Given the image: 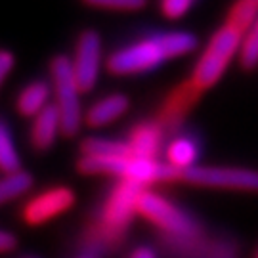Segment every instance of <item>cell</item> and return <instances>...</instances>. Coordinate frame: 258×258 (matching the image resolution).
Returning <instances> with one entry per match:
<instances>
[{
  "label": "cell",
  "instance_id": "obj_1",
  "mask_svg": "<svg viewBox=\"0 0 258 258\" xmlns=\"http://www.w3.org/2000/svg\"><path fill=\"white\" fill-rule=\"evenodd\" d=\"M195 48H197V38L191 33L184 31L165 33L117 50L115 54H111L107 67L113 75L146 73L170 57L194 52Z\"/></svg>",
  "mask_w": 258,
  "mask_h": 258
},
{
  "label": "cell",
  "instance_id": "obj_2",
  "mask_svg": "<svg viewBox=\"0 0 258 258\" xmlns=\"http://www.w3.org/2000/svg\"><path fill=\"white\" fill-rule=\"evenodd\" d=\"M243 40V31L230 23L218 29L211 38L209 46L205 48L201 59L195 65V71L191 75V83L195 84V88L205 90L218 83L233 55L241 52Z\"/></svg>",
  "mask_w": 258,
  "mask_h": 258
},
{
  "label": "cell",
  "instance_id": "obj_3",
  "mask_svg": "<svg viewBox=\"0 0 258 258\" xmlns=\"http://www.w3.org/2000/svg\"><path fill=\"white\" fill-rule=\"evenodd\" d=\"M52 81H54L55 107L61 115V130L67 136L77 134L83 120L81 111V88L77 84L73 61L65 55H57L52 61Z\"/></svg>",
  "mask_w": 258,
  "mask_h": 258
},
{
  "label": "cell",
  "instance_id": "obj_4",
  "mask_svg": "<svg viewBox=\"0 0 258 258\" xmlns=\"http://www.w3.org/2000/svg\"><path fill=\"white\" fill-rule=\"evenodd\" d=\"M138 212L149 222H153L157 228L176 237H191L195 233V224L189 220V216L159 194L144 189L138 203Z\"/></svg>",
  "mask_w": 258,
  "mask_h": 258
},
{
  "label": "cell",
  "instance_id": "obj_5",
  "mask_svg": "<svg viewBox=\"0 0 258 258\" xmlns=\"http://www.w3.org/2000/svg\"><path fill=\"white\" fill-rule=\"evenodd\" d=\"M184 180L209 187H228L243 191H258V170L237 166H194L182 174Z\"/></svg>",
  "mask_w": 258,
  "mask_h": 258
},
{
  "label": "cell",
  "instance_id": "obj_6",
  "mask_svg": "<svg viewBox=\"0 0 258 258\" xmlns=\"http://www.w3.org/2000/svg\"><path fill=\"white\" fill-rule=\"evenodd\" d=\"M102 69V38L94 31H84L75 48L73 71L83 92L92 90Z\"/></svg>",
  "mask_w": 258,
  "mask_h": 258
},
{
  "label": "cell",
  "instance_id": "obj_7",
  "mask_svg": "<svg viewBox=\"0 0 258 258\" xmlns=\"http://www.w3.org/2000/svg\"><path fill=\"white\" fill-rule=\"evenodd\" d=\"M142 191H144L142 185L126 182V180H122L115 187V191L107 199L105 211H103V224L107 230L113 233H119L128 224L130 218L134 216V212H138Z\"/></svg>",
  "mask_w": 258,
  "mask_h": 258
},
{
  "label": "cell",
  "instance_id": "obj_8",
  "mask_svg": "<svg viewBox=\"0 0 258 258\" xmlns=\"http://www.w3.org/2000/svg\"><path fill=\"white\" fill-rule=\"evenodd\" d=\"M75 203V194L69 187H52L44 194L31 199L23 209L27 224H42L69 211Z\"/></svg>",
  "mask_w": 258,
  "mask_h": 258
},
{
  "label": "cell",
  "instance_id": "obj_9",
  "mask_svg": "<svg viewBox=\"0 0 258 258\" xmlns=\"http://www.w3.org/2000/svg\"><path fill=\"white\" fill-rule=\"evenodd\" d=\"M176 178H182V172H178L168 163H161L149 157H136L132 153L124 159L122 174H120V180L138 184L142 187L148 184H155V182L176 180Z\"/></svg>",
  "mask_w": 258,
  "mask_h": 258
},
{
  "label": "cell",
  "instance_id": "obj_10",
  "mask_svg": "<svg viewBox=\"0 0 258 258\" xmlns=\"http://www.w3.org/2000/svg\"><path fill=\"white\" fill-rule=\"evenodd\" d=\"M61 130V115L55 105H48L42 113H38L31 128V142L37 149H48L55 142Z\"/></svg>",
  "mask_w": 258,
  "mask_h": 258
},
{
  "label": "cell",
  "instance_id": "obj_11",
  "mask_svg": "<svg viewBox=\"0 0 258 258\" xmlns=\"http://www.w3.org/2000/svg\"><path fill=\"white\" fill-rule=\"evenodd\" d=\"M128 111V98L122 94H111L105 96L100 102H96L86 113V122L90 126H105L113 120L120 119Z\"/></svg>",
  "mask_w": 258,
  "mask_h": 258
},
{
  "label": "cell",
  "instance_id": "obj_12",
  "mask_svg": "<svg viewBox=\"0 0 258 258\" xmlns=\"http://www.w3.org/2000/svg\"><path fill=\"white\" fill-rule=\"evenodd\" d=\"M163 132L153 122H142L132 130L130 140L126 142L130 148V153L136 157H149L155 159L159 146H161Z\"/></svg>",
  "mask_w": 258,
  "mask_h": 258
},
{
  "label": "cell",
  "instance_id": "obj_13",
  "mask_svg": "<svg viewBox=\"0 0 258 258\" xmlns=\"http://www.w3.org/2000/svg\"><path fill=\"white\" fill-rule=\"evenodd\" d=\"M197 157H199V148H197V144H195L194 140L187 138V136H178L166 148L168 165L174 166L176 170L182 172V174H184L185 170L197 166L195 165Z\"/></svg>",
  "mask_w": 258,
  "mask_h": 258
},
{
  "label": "cell",
  "instance_id": "obj_14",
  "mask_svg": "<svg viewBox=\"0 0 258 258\" xmlns=\"http://www.w3.org/2000/svg\"><path fill=\"white\" fill-rule=\"evenodd\" d=\"M50 105V88L44 83H31L18 98V111L23 117H37Z\"/></svg>",
  "mask_w": 258,
  "mask_h": 258
},
{
  "label": "cell",
  "instance_id": "obj_15",
  "mask_svg": "<svg viewBox=\"0 0 258 258\" xmlns=\"http://www.w3.org/2000/svg\"><path fill=\"white\" fill-rule=\"evenodd\" d=\"M33 185V178L31 174L23 172V170H16V172H10L2 178V184H0V199L4 203L14 201L21 195H25Z\"/></svg>",
  "mask_w": 258,
  "mask_h": 258
},
{
  "label": "cell",
  "instance_id": "obj_16",
  "mask_svg": "<svg viewBox=\"0 0 258 258\" xmlns=\"http://www.w3.org/2000/svg\"><path fill=\"white\" fill-rule=\"evenodd\" d=\"M258 19V0H237L230 12L228 23L243 33H249Z\"/></svg>",
  "mask_w": 258,
  "mask_h": 258
},
{
  "label": "cell",
  "instance_id": "obj_17",
  "mask_svg": "<svg viewBox=\"0 0 258 258\" xmlns=\"http://www.w3.org/2000/svg\"><path fill=\"white\" fill-rule=\"evenodd\" d=\"M84 155H98V157H120L130 155L128 144H122L117 140L107 138H88L83 144Z\"/></svg>",
  "mask_w": 258,
  "mask_h": 258
},
{
  "label": "cell",
  "instance_id": "obj_18",
  "mask_svg": "<svg viewBox=\"0 0 258 258\" xmlns=\"http://www.w3.org/2000/svg\"><path fill=\"white\" fill-rule=\"evenodd\" d=\"M0 168H2L6 174L16 172V170H21V168H19L18 149H16L12 132H10V126L6 122L0 126Z\"/></svg>",
  "mask_w": 258,
  "mask_h": 258
},
{
  "label": "cell",
  "instance_id": "obj_19",
  "mask_svg": "<svg viewBox=\"0 0 258 258\" xmlns=\"http://www.w3.org/2000/svg\"><path fill=\"white\" fill-rule=\"evenodd\" d=\"M239 57H241V65L245 69H254L258 65V19L256 23L250 27L249 33L245 35Z\"/></svg>",
  "mask_w": 258,
  "mask_h": 258
},
{
  "label": "cell",
  "instance_id": "obj_20",
  "mask_svg": "<svg viewBox=\"0 0 258 258\" xmlns=\"http://www.w3.org/2000/svg\"><path fill=\"white\" fill-rule=\"evenodd\" d=\"M88 6L94 8H105V10H122V12H134L142 10L148 0H84Z\"/></svg>",
  "mask_w": 258,
  "mask_h": 258
},
{
  "label": "cell",
  "instance_id": "obj_21",
  "mask_svg": "<svg viewBox=\"0 0 258 258\" xmlns=\"http://www.w3.org/2000/svg\"><path fill=\"white\" fill-rule=\"evenodd\" d=\"M195 0H161V12L168 19H178L185 16Z\"/></svg>",
  "mask_w": 258,
  "mask_h": 258
},
{
  "label": "cell",
  "instance_id": "obj_22",
  "mask_svg": "<svg viewBox=\"0 0 258 258\" xmlns=\"http://www.w3.org/2000/svg\"><path fill=\"white\" fill-rule=\"evenodd\" d=\"M16 63V59H14V55L10 54L8 50H4L2 54H0V77L2 79H6L12 71V67Z\"/></svg>",
  "mask_w": 258,
  "mask_h": 258
},
{
  "label": "cell",
  "instance_id": "obj_23",
  "mask_svg": "<svg viewBox=\"0 0 258 258\" xmlns=\"http://www.w3.org/2000/svg\"><path fill=\"white\" fill-rule=\"evenodd\" d=\"M16 237H14V233H10V231H2V235H0V249L4 250V252H10V250L16 247Z\"/></svg>",
  "mask_w": 258,
  "mask_h": 258
},
{
  "label": "cell",
  "instance_id": "obj_24",
  "mask_svg": "<svg viewBox=\"0 0 258 258\" xmlns=\"http://www.w3.org/2000/svg\"><path fill=\"white\" fill-rule=\"evenodd\" d=\"M132 258H155V254H153L149 249H138L134 254H132Z\"/></svg>",
  "mask_w": 258,
  "mask_h": 258
},
{
  "label": "cell",
  "instance_id": "obj_25",
  "mask_svg": "<svg viewBox=\"0 0 258 258\" xmlns=\"http://www.w3.org/2000/svg\"><path fill=\"white\" fill-rule=\"evenodd\" d=\"M83 258H88V256H83Z\"/></svg>",
  "mask_w": 258,
  "mask_h": 258
}]
</instances>
